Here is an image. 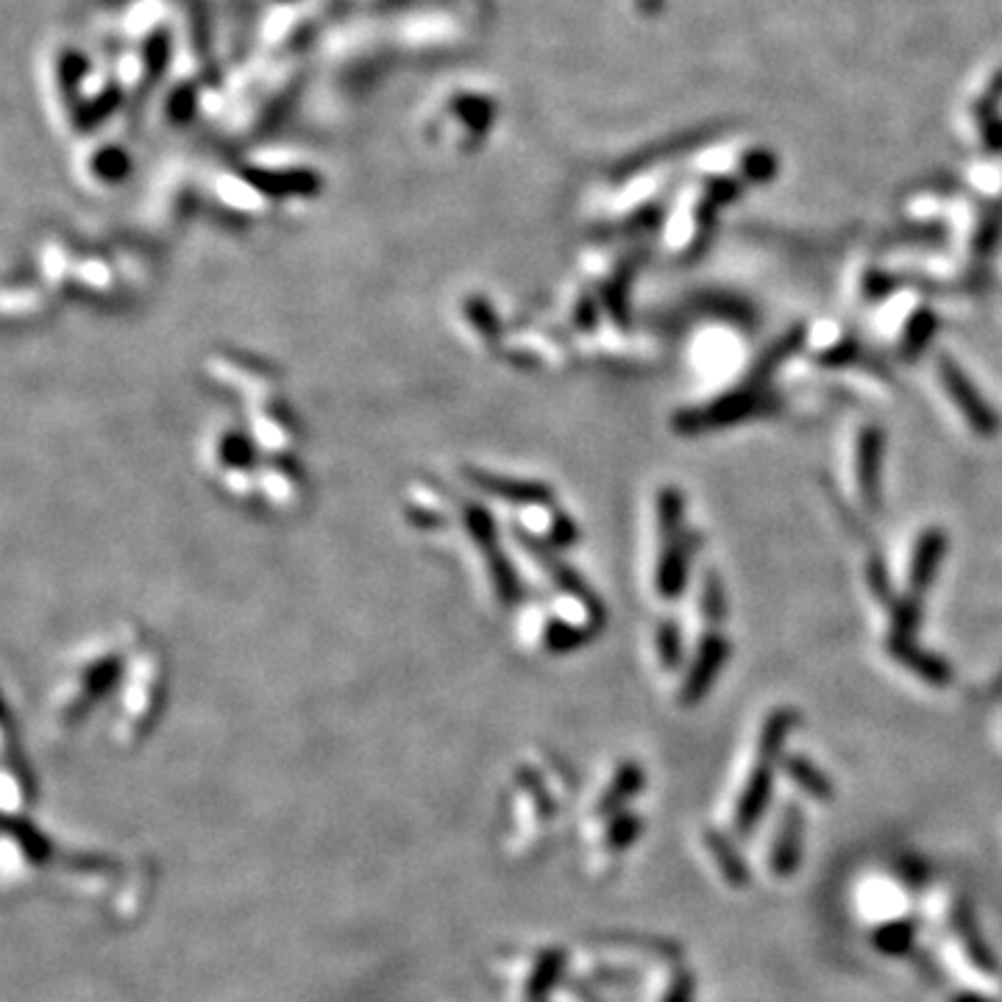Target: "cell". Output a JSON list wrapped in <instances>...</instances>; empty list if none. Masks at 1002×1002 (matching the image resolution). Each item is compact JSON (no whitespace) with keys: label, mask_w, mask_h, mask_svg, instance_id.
Instances as JSON below:
<instances>
[{"label":"cell","mask_w":1002,"mask_h":1002,"mask_svg":"<svg viewBox=\"0 0 1002 1002\" xmlns=\"http://www.w3.org/2000/svg\"><path fill=\"white\" fill-rule=\"evenodd\" d=\"M785 772H788V777L794 780L808 797L819 799V802H828V799L833 797V783H830V777L824 772H819L810 760L785 758Z\"/></svg>","instance_id":"obj_5"},{"label":"cell","mask_w":1002,"mask_h":1002,"mask_svg":"<svg viewBox=\"0 0 1002 1002\" xmlns=\"http://www.w3.org/2000/svg\"><path fill=\"white\" fill-rule=\"evenodd\" d=\"M794 724H797V716H794V710H774L772 716L766 719V724H763V733H760L758 754L777 760L780 752H783L785 738H788V733H790V727H794Z\"/></svg>","instance_id":"obj_8"},{"label":"cell","mask_w":1002,"mask_h":1002,"mask_svg":"<svg viewBox=\"0 0 1002 1002\" xmlns=\"http://www.w3.org/2000/svg\"><path fill=\"white\" fill-rule=\"evenodd\" d=\"M802 841H805V816L797 805H788L783 810V819L777 824V833H774V844H772V855H769V864H772V872L777 878H790V874L799 869V860H802Z\"/></svg>","instance_id":"obj_3"},{"label":"cell","mask_w":1002,"mask_h":1002,"mask_svg":"<svg viewBox=\"0 0 1002 1002\" xmlns=\"http://www.w3.org/2000/svg\"><path fill=\"white\" fill-rule=\"evenodd\" d=\"M672 1002H691L693 1000V978H679L677 989L668 997Z\"/></svg>","instance_id":"obj_12"},{"label":"cell","mask_w":1002,"mask_h":1002,"mask_svg":"<svg viewBox=\"0 0 1002 1002\" xmlns=\"http://www.w3.org/2000/svg\"><path fill=\"white\" fill-rule=\"evenodd\" d=\"M724 654H727V647H724L722 638H708L697 657V666L691 668L688 679H685L683 697L685 702H697V699L704 697V691L710 688V683L716 679L719 668H722Z\"/></svg>","instance_id":"obj_4"},{"label":"cell","mask_w":1002,"mask_h":1002,"mask_svg":"<svg viewBox=\"0 0 1002 1002\" xmlns=\"http://www.w3.org/2000/svg\"><path fill=\"white\" fill-rule=\"evenodd\" d=\"M772 758L758 754V763H754L752 774H749V783L744 785L738 810H735V833L749 835L758 828L763 813H766L769 799H772Z\"/></svg>","instance_id":"obj_2"},{"label":"cell","mask_w":1002,"mask_h":1002,"mask_svg":"<svg viewBox=\"0 0 1002 1002\" xmlns=\"http://www.w3.org/2000/svg\"><path fill=\"white\" fill-rule=\"evenodd\" d=\"M939 374H941V382H944L946 393H950V396L955 399V405L961 407V412H964V418L969 421L971 430L980 432V435H994L997 432L994 412L983 405V399H980L978 393H975V387L969 385L964 371H961V367L955 365L950 357H941Z\"/></svg>","instance_id":"obj_1"},{"label":"cell","mask_w":1002,"mask_h":1002,"mask_svg":"<svg viewBox=\"0 0 1002 1002\" xmlns=\"http://www.w3.org/2000/svg\"><path fill=\"white\" fill-rule=\"evenodd\" d=\"M955 928H958L961 944H964V950H966V955L971 958V964L980 966V969H986V971H994L997 969L994 955H991V950L983 944V939L978 935V928H975V921H971L969 910H966L964 905H961V908H955Z\"/></svg>","instance_id":"obj_7"},{"label":"cell","mask_w":1002,"mask_h":1002,"mask_svg":"<svg viewBox=\"0 0 1002 1002\" xmlns=\"http://www.w3.org/2000/svg\"><path fill=\"white\" fill-rule=\"evenodd\" d=\"M708 847L713 853V858L719 860V869H722L724 880L735 889H741V885L749 883V869L744 864V858L735 853V847L724 838L722 833H708Z\"/></svg>","instance_id":"obj_6"},{"label":"cell","mask_w":1002,"mask_h":1002,"mask_svg":"<svg viewBox=\"0 0 1002 1002\" xmlns=\"http://www.w3.org/2000/svg\"><path fill=\"white\" fill-rule=\"evenodd\" d=\"M953 1002H991L989 997H980V994H961V997H955Z\"/></svg>","instance_id":"obj_13"},{"label":"cell","mask_w":1002,"mask_h":1002,"mask_svg":"<svg viewBox=\"0 0 1002 1002\" xmlns=\"http://www.w3.org/2000/svg\"><path fill=\"white\" fill-rule=\"evenodd\" d=\"M878 460H880V432L866 430L860 437V485L864 496L878 502Z\"/></svg>","instance_id":"obj_10"},{"label":"cell","mask_w":1002,"mask_h":1002,"mask_svg":"<svg viewBox=\"0 0 1002 1002\" xmlns=\"http://www.w3.org/2000/svg\"><path fill=\"white\" fill-rule=\"evenodd\" d=\"M916 939V925L914 921L903 919V921H889L883 928H878L874 933V946H878L883 955H905L914 946Z\"/></svg>","instance_id":"obj_11"},{"label":"cell","mask_w":1002,"mask_h":1002,"mask_svg":"<svg viewBox=\"0 0 1002 1002\" xmlns=\"http://www.w3.org/2000/svg\"><path fill=\"white\" fill-rule=\"evenodd\" d=\"M944 552V535L939 530L928 532V535L921 538L919 552H916V563H914V591L921 593L928 588L930 577H933L935 566H939V557Z\"/></svg>","instance_id":"obj_9"}]
</instances>
